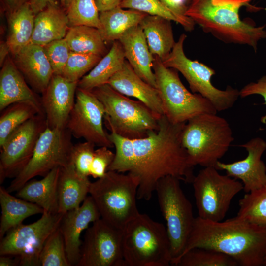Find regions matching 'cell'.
Listing matches in <instances>:
<instances>
[{
  "mask_svg": "<svg viewBox=\"0 0 266 266\" xmlns=\"http://www.w3.org/2000/svg\"><path fill=\"white\" fill-rule=\"evenodd\" d=\"M185 123H173L163 115L159 118L157 130L149 132L145 137L133 140L134 163L128 173L138 180V200L149 201L158 181L166 176L192 182L194 166L190 164L182 142Z\"/></svg>",
  "mask_w": 266,
  "mask_h": 266,
  "instance_id": "6da1fadb",
  "label": "cell"
},
{
  "mask_svg": "<svg viewBox=\"0 0 266 266\" xmlns=\"http://www.w3.org/2000/svg\"><path fill=\"white\" fill-rule=\"evenodd\" d=\"M195 248L210 249L225 254L233 258L239 266H263L266 252V227L236 216L221 221L207 220L198 216L195 218L181 257Z\"/></svg>",
  "mask_w": 266,
  "mask_h": 266,
  "instance_id": "7a4b0ae2",
  "label": "cell"
},
{
  "mask_svg": "<svg viewBox=\"0 0 266 266\" xmlns=\"http://www.w3.org/2000/svg\"><path fill=\"white\" fill-rule=\"evenodd\" d=\"M252 0H191L186 15L202 29L227 44L247 45L255 52L258 42L266 39L265 25L257 26L240 19L243 6L255 11L261 8L251 6Z\"/></svg>",
  "mask_w": 266,
  "mask_h": 266,
  "instance_id": "3957f363",
  "label": "cell"
},
{
  "mask_svg": "<svg viewBox=\"0 0 266 266\" xmlns=\"http://www.w3.org/2000/svg\"><path fill=\"white\" fill-rule=\"evenodd\" d=\"M122 251L126 266H169L171 248L166 228L139 213L122 230Z\"/></svg>",
  "mask_w": 266,
  "mask_h": 266,
  "instance_id": "277c9868",
  "label": "cell"
},
{
  "mask_svg": "<svg viewBox=\"0 0 266 266\" xmlns=\"http://www.w3.org/2000/svg\"><path fill=\"white\" fill-rule=\"evenodd\" d=\"M234 138L228 121L216 114H202L185 124L182 144L193 166L215 167L228 151Z\"/></svg>",
  "mask_w": 266,
  "mask_h": 266,
  "instance_id": "5b68a950",
  "label": "cell"
},
{
  "mask_svg": "<svg viewBox=\"0 0 266 266\" xmlns=\"http://www.w3.org/2000/svg\"><path fill=\"white\" fill-rule=\"evenodd\" d=\"M139 182L132 175L108 170L90 184V196L100 218L121 230L139 212L136 199Z\"/></svg>",
  "mask_w": 266,
  "mask_h": 266,
  "instance_id": "8992f818",
  "label": "cell"
},
{
  "mask_svg": "<svg viewBox=\"0 0 266 266\" xmlns=\"http://www.w3.org/2000/svg\"><path fill=\"white\" fill-rule=\"evenodd\" d=\"M103 104L105 110V126L110 131L131 139L147 136L157 130L160 117L142 101L132 100L108 84L91 90Z\"/></svg>",
  "mask_w": 266,
  "mask_h": 266,
  "instance_id": "52a82bcc",
  "label": "cell"
},
{
  "mask_svg": "<svg viewBox=\"0 0 266 266\" xmlns=\"http://www.w3.org/2000/svg\"><path fill=\"white\" fill-rule=\"evenodd\" d=\"M154 56L153 70L156 88L164 115L169 121L174 124L184 123L200 114L217 113L209 100L186 88L177 70L166 67L159 58Z\"/></svg>",
  "mask_w": 266,
  "mask_h": 266,
  "instance_id": "ba28073f",
  "label": "cell"
},
{
  "mask_svg": "<svg viewBox=\"0 0 266 266\" xmlns=\"http://www.w3.org/2000/svg\"><path fill=\"white\" fill-rule=\"evenodd\" d=\"M180 181L175 177L166 176L158 181L155 188L160 210L166 223L172 266H176L184 250L195 219L192 205Z\"/></svg>",
  "mask_w": 266,
  "mask_h": 266,
  "instance_id": "9c48e42d",
  "label": "cell"
},
{
  "mask_svg": "<svg viewBox=\"0 0 266 266\" xmlns=\"http://www.w3.org/2000/svg\"><path fill=\"white\" fill-rule=\"evenodd\" d=\"M186 38L184 33L180 36L170 54L161 60L163 64L180 72L188 83L192 92L199 94L209 100L217 112L232 108L240 97L239 90L230 86L225 90L215 87L211 82L212 77L216 74L215 70L186 56L184 51Z\"/></svg>",
  "mask_w": 266,
  "mask_h": 266,
  "instance_id": "30bf717a",
  "label": "cell"
},
{
  "mask_svg": "<svg viewBox=\"0 0 266 266\" xmlns=\"http://www.w3.org/2000/svg\"><path fill=\"white\" fill-rule=\"evenodd\" d=\"M71 136L66 128L47 127L40 135L29 162L6 190L10 193L17 192L33 177H44L55 168L69 164L73 146Z\"/></svg>",
  "mask_w": 266,
  "mask_h": 266,
  "instance_id": "8fae6325",
  "label": "cell"
},
{
  "mask_svg": "<svg viewBox=\"0 0 266 266\" xmlns=\"http://www.w3.org/2000/svg\"><path fill=\"white\" fill-rule=\"evenodd\" d=\"M218 170L204 167L192 182L199 217L212 221L223 220L233 199L243 190L241 182Z\"/></svg>",
  "mask_w": 266,
  "mask_h": 266,
  "instance_id": "7c38bea8",
  "label": "cell"
},
{
  "mask_svg": "<svg viewBox=\"0 0 266 266\" xmlns=\"http://www.w3.org/2000/svg\"><path fill=\"white\" fill-rule=\"evenodd\" d=\"M63 214L44 212L35 222L21 224L0 239V255L17 257L19 266H40V255L49 236L59 227Z\"/></svg>",
  "mask_w": 266,
  "mask_h": 266,
  "instance_id": "4fadbf2b",
  "label": "cell"
},
{
  "mask_svg": "<svg viewBox=\"0 0 266 266\" xmlns=\"http://www.w3.org/2000/svg\"><path fill=\"white\" fill-rule=\"evenodd\" d=\"M47 127L44 115L37 114L16 129L0 146V183L15 178L31 158L36 142Z\"/></svg>",
  "mask_w": 266,
  "mask_h": 266,
  "instance_id": "5bb4252c",
  "label": "cell"
},
{
  "mask_svg": "<svg viewBox=\"0 0 266 266\" xmlns=\"http://www.w3.org/2000/svg\"><path fill=\"white\" fill-rule=\"evenodd\" d=\"M122 238V230L97 220L86 230L76 266H126Z\"/></svg>",
  "mask_w": 266,
  "mask_h": 266,
  "instance_id": "9a60e30c",
  "label": "cell"
},
{
  "mask_svg": "<svg viewBox=\"0 0 266 266\" xmlns=\"http://www.w3.org/2000/svg\"><path fill=\"white\" fill-rule=\"evenodd\" d=\"M75 100L66 128L76 138H83L99 146H113L103 126L104 106L90 90L77 87Z\"/></svg>",
  "mask_w": 266,
  "mask_h": 266,
  "instance_id": "2e32d148",
  "label": "cell"
},
{
  "mask_svg": "<svg viewBox=\"0 0 266 266\" xmlns=\"http://www.w3.org/2000/svg\"><path fill=\"white\" fill-rule=\"evenodd\" d=\"M239 146L247 151L245 158L231 163L219 161L215 167L218 170L225 171L230 177L241 180L243 190L247 193L266 184V166L261 159L266 150V142L262 138L256 137Z\"/></svg>",
  "mask_w": 266,
  "mask_h": 266,
  "instance_id": "e0dca14e",
  "label": "cell"
},
{
  "mask_svg": "<svg viewBox=\"0 0 266 266\" xmlns=\"http://www.w3.org/2000/svg\"><path fill=\"white\" fill-rule=\"evenodd\" d=\"M77 85L78 82L53 75L41 99L47 127L66 128L75 103Z\"/></svg>",
  "mask_w": 266,
  "mask_h": 266,
  "instance_id": "ac0fdd59",
  "label": "cell"
},
{
  "mask_svg": "<svg viewBox=\"0 0 266 266\" xmlns=\"http://www.w3.org/2000/svg\"><path fill=\"white\" fill-rule=\"evenodd\" d=\"M100 218L93 200L87 196L81 206L63 215L59 229L63 236L66 255L71 266H76L80 256V236L91 223Z\"/></svg>",
  "mask_w": 266,
  "mask_h": 266,
  "instance_id": "d6986e66",
  "label": "cell"
},
{
  "mask_svg": "<svg viewBox=\"0 0 266 266\" xmlns=\"http://www.w3.org/2000/svg\"><path fill=\"white\" fill-rule=\"evenodd\" d=\"M107 84L121 94L142 101L158 116L164 115L157 89L140 78L126 60Z\"/></svg>",
  "mask_w": 266,
  "mask_h": 266,
  "instance_id": "ffe728a7",
  "label": "cell"
},
{
  "mask_svg": "<svg viewBox=\"0 0 266 266\" xmlns=\"http://www.w3.org/2000/svg\"><path fill=\"white\" fill-rule=\"evenodd\" d=\"M17 102L29 103L45 115L41 99L27 85L15 64L8 58L0 73V110Z\"/></svg>",
  "mask_w": 266,
  "mask_h": 266,
  "instance_id": "44dd1931",
  "label": "cell"
},
{
  "mask_svg": "<svg viewBox=\"0 0 266 266\" xmlns=\"http://www.w3.org/2000/svg\"><path fill=\"white\" fill-rule=\"evenodd\" d=\"M119 41L123 48L126 60L136 73L156 88L155 76L153 70L154 56L149 50L139 25L128 30Z\"/></svg>",
  "mask_w": 266,
  "mask_h": 266,
  "instance_id": "7402d4cb",
  "label": "cell"
},
{
  "mask_svg": "<svg viewBox=\"0 0 266 266\" xmlns=\"http://www.w3.org/2000/svg\"><path fill=\"white\" fill-rule=\"evenodd\" d=\"M14 56L21 73L36 91L42 93L54 75L43 47L30 44Z\"/></svg>",
  "mask_w": 266,
  "mask_h": 266,
  "instance_id": "603a6c76",
  "label": "cell"
},
{
  "mask_svg": "<svg viewBox=\"0 0 266 266\" xmlns=\"http://www.w3.org/2000/svg\"><path fill=\"white\" fill-rule=\"evenodd\" d=\"M91 182L80 175L70 162L61 167L58 182V213L79 207L89 193Z\"/></svg>",
  "mask_w": 266,
  "mask_h": 266,
  "instance_id": "cb8c5ba5",
  "label": "cell"
},
{
  "mask_svg": "<svg viewBox=\"0 0 266 266\" xmlns=\"http://www.w3.org/2000/svg\"><path fill=\"white\" fill-rule=\"evenodd\" d=\"M61 167L50 171L40 180H30L17 191L16 196L41 207L44 212L58 213V182Z\"/></svg>",
  "mask_w": 266,
  "mask_h": 266,
  "instance_id": "d4e9b609",
  "label": "cell"
},
{
  "mask_svg": "<svg viewBox=\"0 0 266 266\" xmlns=\"http://www.w3.org/2000/svg\"><path fill=\"white\" fill-rule=\"evenodd\" d=\"M65 11L56 3L48 6L35 15L30 44L41 46L65 37L69 28Z\"/></svg>",
  "mask_w": 266,
  "mask_h": 266,
  "instance_id": "484cf974",
  "label": "cell"
},
{
  "mask_svg": "<svg viewBox=\"0 0 266 266\" xmlns=\"http://www.w3.org/2000/svg\"><path fill=\"white\" fill-rule=\"evenodd\" d=\"M147 14L120 6L99 12L98 28L104 42L119 40L131 28L139 25Z\"/></svg>",
  "mask_w": 266,
  "mask_h": 266,
  "instance_id": "4316f807",
  "label": "cell"
},
{
  "mask_svg": "<svg viewBox=\"0 0 266 266\" xmlns=\"http://www.w3.org/2000/svg\"><path fill=\"white\" fill-rule=\"evenodd\" d=\"M171 21L147 14L139 24L151 53L162 61L170 54L176 43Z\"/></svg>",
  "mask_w": 266,
  "mask_h": 266,
  "instance_id": "83f0119b",
  "label": "cell"
},
{
  "mask_svg": "<svg viewBox=\"0 0 266 266\" xmlns=\"http://www.w3.org/2000/svg\"><path fill=\"white\" fill-rule=\"evenodd\" d=\"M17 197L12 196L0 185V240L10 230L22 224L25 219L44 212V210L37 204Z\"/></svg>",
  "mask_w": 266,
  "mask_h": 266,
  "instance_id": "f1b7e54d",
  "label": "cell"
},
{
  "mask_svg": "<svg viewBox=\"0 0 266 266\" xmlns=\"http://www.w3.org/2000/svg\"><path fill=\"white\" fill-rule=\"evenodd\" d=\"M126 58L122 46L119 40L112 45L98 64L78 82L79 88L92 90L108 83L109 79L123 66Z\"/></svg>",
  "mask_w": 266,
  "mask_h": 266,
  "instance_id": "f546056e",
  "label": "cell"
},
{
  "mask_svg": "<svg viewBox=\"0 0 266 266\" xmlns=\"http://www.w3.org/2000/svg\"><path fill=\"white\" fill-rule=\"evenodd\" d=\"M35 17L30 1L9 13L8 34L6 42L13 55L31 43Z\"/></svg>",
  "mask_w": 266,
  "mask_h": 266,
  "instance_id": "4dcf8cb0",
  "label": "cell"
},
{
  "mask_svg": "<svg viewBox=\"0 0 266 266\" xmlns=\"http://www.w3.org/2000/svg\"><path fill=\"white\" fill-rule=\"evenodd\" d=\"M71 51L104 56L105 42L97 28L85 25L70 27L65 37Z\"/></svg>",
  "mask_w": 266,
  "mask_h": 266,
  "instance_id": "1f68e13d",
  "label": "cell"
},
{
  "mask_svg": "<svg viewBox=\"0 0 266 266\" xmlns=\"http://www.w3.org/2000/svg\"><path fill=\"white\" fill-rule=\"evenodd\" d=\"M237 217L266 227V184L261 188L246 193L239 201Z\"/></svg>",
  "mask_w": 266,
  "mask_h": 266,
  "instance_id": "d6a6232c",
  "label": "cell"
},
{
  "mask_svg": "<svg viewBox=\"0 0 266 266\" xmlns=\"http://www.w3.org/2000/svg\"><path fill=\"white\" fill-rule=\"evenodd\" d=\"M37 114H41L25 102L12 104L3 110L0 117V146L16 129Z\"/></svg>",
  "mask_w": 266,
  "mask_h": 266,
  "instance_id": "836d02e7",
  "label": "cell"
},
{
  "mask_svg": "<svg viewBox=\"0 0 266 266\" xmlns=\"http://www.w3.org/2000/svg\"><path fill=\"white\" fill-rule=\"evenodd\" d=\"M236 261L217 251L195 248L184 253L176 266H237Z\"/></svg>",
  "mask_w": 266,
  "mask_h": 266,
  "instance_id": "e575fe53",
  "label": "cell"
},
{
  "mask_svg": "<svg viewBox=\"0 0 266 266\" xmlns=\"http://www.w3.org/2000/svg\"><path fill=\"white\" fill-rule=\"evenodd\" d=\"M108 136L115 148V157L108 170L121 173L130 172L133 168L134 159L133 139L124 137L114 131H110Z\"/></svg>",
  "mask_w": 266,
  "mask_h": 266,
  "instance_id": "d590c367",
  "label": "cell"
},
{
  "mask_svg": "<svg viewBox=\"0 0 266 266\" xmlns=\"http://www.w3.org/2000/svg\"><path fill=\"white\" fill-rule=\"evenodd\" d=\"M66 9L69 27L85 25L99 28V11L95 0H69Z\"/></svg>",
  "mask_w": 266,
  "mask_h": 266,
  "instance_id": "8d00e7d4",
  "label": "cell"
},
{
  "mask_svg": "<svg viewBox=\"0 0 266 266\" xmlns=\"http://www.w3.org/2000/svg\"><path fill=\"white\" fill-rule=\"evenodd\" d=\"M40 263L42 266H71L59 227L46 241L40 253Z\"/></svg>",
  "mask_w": 266,
  "mask_h": 266,
  "instance_id": "74e56055",
  "label": "cell"
},
{
  "mask_svg": "<svg viewBox=\"0 0 266 266\" xmlns=\"http://www.w3.org/2000/svg\"><path fill=\"white\" fill-rule=\"evenodd\" d=\"M101 58L99 55L71 51L62 76L70 81L78 82Z\"/></svg>",
  "mask_w": 266,
  "mask_h": 266,
  "instance_id": "f35d334b",
  "label": "cell"
},
{
  "mask_svg": "<svg viewBox=\"0 0 266 266\" xmlns=\"http://www.w3.org/2000/svg\"><path fill=\"white\" fill-rule=\"evenodd\" d=\"M43 47L54 75H62L71 52L66 39L52 41Z\"/></svg>",
  "mask_w": 266,
  "mask_h": 266,
  "instance_id": "ab89813d",
  "label": "cell"
},
{
  "mask_svg": "<svg viewBox=\"0 0 266 266\" xmlns=\"http://www.w3.org/2000/svg\"><path fill=\"white\" fill-rule=\"evenodd\" d=\"M120 6L177 22L174 15L159 0H122Z\"/></svg>",
  "mask_w": 266,
  "mask_h": 266,
  "instance_id": "60d3db41",
  "label": "cell"
},
{
  "mask_svg": "<svg viewBox=\"0 0 266 266\" xmlns=\"http://www.w3.org/2000/svg\"><path fill=\"white\" fill-rule=\"evenodd\" d=\"M95 144L85 141L74 145L70 160L77 172L83 177L90 176V169L95 152Z\"/></svg>",
  "mask_w": 266,
  "mask_h": 266,
  "instance_id": "b9f144b4",
  "label": "cell"
},
{
  "mask_svg": "<svg viewBox=\"0 0 266 266\" xmlns=\"http://www.w3.org/2000/svg\"><path fill=\"white\" fill-rule=\"evenodd\" d=\"M115 157L109 147L100 146L95 149L90 169V176L95 179L102 177L108 171V168Z\"/></svg>",
  "mask_w": 266,
  "mask_h": 266,
  "instance_id": "7bdbcfd3",
  "label": "cell"
},
{
  "mask_svg": "<svg viewBox=\"0 0 266 266\" xmlns=\"http://www.w3.org/2000/svg\"><path fill=\"white\" fill-rule=\"evenodd\" d=\"M176 17L177 23L186 31L194 30L195 23L186 14V0H159Z\"/></svg>",
  "mask_w": 266,
  "mask_h": 266,
  "instance_id": "ee69618b",
  "label": "cell"
},
{
  "mask_svg": "<svg viewBox=\"0 0 266 266\" xmlns=\"http://www.w3.org/2000/svg\"><path fill=\"white\" fill-rule=\"evenodd\" d=\"M253 95L261 96L266 105V74L257 81L246 84L239 90V96L242 98Z\"/></svg>",
  "mask_w": 266,
  "mask_h": 266,
  "instance_id": "f6af8a7d",
  "label": "cell"
},
{
  "mask_svg": "<svg viewBox=\"0 0 266 266\" xmlns=\"http://www.w3.org/2000/svg\"><path fill=\"white\" fill-rule=\"evenodd\" d=\"M31 7L36 15L48 6L56 3V0H30Z\"/></svg>",
  "mask_w": 266,
  "mask_h": 266,
  "instance_id": "bcb514c9",
  "label": "cell"
},
{
  "mask_svg": "<svg viewBox=\"0 0 266 266\" xmlns=\"http://www.w3.org/2000/svg\"><path fill=\"white\" fill-rule=\"evenodd\" d=\"M95 1L100 12L119 6L122 0H95Z\"/></svg>",
  "mask_w": 266,
  "mask_h": 266,
  "instance_id": "7dc6e473",
  "label": "cell"
},
{
  "mask_svg": "<svg viewBox=\"0 0 266 266\" xmlns=\"http://www.w3.org/2000/svg\"><path fill=\"white\" fill-rule=\"evenodd\" d=\"M0 266H19L18 259L15 257L14 258L10 255H0Z\"/></svg>",
  "mask_w": 266,
  "mask_h": 266,
  "instance_id": "c3c4849f",
  "label": "cell"
},
{
  "mask_svg": "<svg viewBox=\"0 0 266 266\" xmlns=\"http://www.w3.org/2000/svg\"><path fill=\"white\" fill-rule=\"evenodd\" d=\"M3 1L9 13L15 11L28 1L27 0H3Z\"/></svg>",
  "mask_w": 266,
  "mask_h": 266,
  "instance_id": "681fc988",
  "label": "cell"
},
{
  "mask_svg": "<svg viewBox=\"0 0 266 266\" xmlns=\"http://www.w3.org/2000/svg\"><path fill=\"white\" fill-rule=\"evenodd\" d=\"M9 52L10 50L6 42L1 41L0 44V65L1 66L4 63Z\"/></svg>",
  "mask_w": 266,
  "mask_h": 266,
  "instance_id": "f907efd6",
  "label": "cell"
},
{
  "mask_svg": "<svg viewBox=\"0 0 266 266\" xmlns=\"http://www.w3.org/2000/svg\"><path fill=\"white\" fill-rule=\"evenodd\" d=\"M62 6L64 8H66L69 0H59Z\"/></svg>",
  "mask_w": 266,
  "mask_h": 266,
  "instance_id": "816d5d0a",
  "label": "cell"
},
{
  "mask_svg": "<svg viewBox=\"0 0 266 266\" xmlns=\"http://www.w3.org/2000/svg\"><path fill=\"white\" fill-rule=\"evenodd\" d=\"M261 121L263 123H266V114L262 118Z\"/></svg>",
  "mask_w": 266,
  "mask_h": 266,
  "instance_id": "f5cc1de1",
  "label": "cell"
},
{
  "mask_svg": "<svg viewBox=\"0 0 266 266\" xmlns=\"http://www.w3.org/2000/svg\"><path fill=\"white\" fill-rule=\"evenodd\" d=\"M263 266H266V252L264 259Z\"/></svg>",
  "mask_w": 266,
  "mask_h": 266,
  "instance_id": "db71d44e",
  "label": "cell"
},
{
  "mask_svg": "<svg viewBox=\"0 0 266 266\" xmlns=\"http://www.w3.org/2000/svg\"><path fill=\"white\" fill-rule=\"evenodd\" d=\"M191 0H186V2H187V3L188 5H189V4L191 2Z\"/></svg>",
  "mask_w": 266,
  "mask_h": 266,
  "instance_id": "11a10c76",
  "label": "cell"
}]
</instances>
